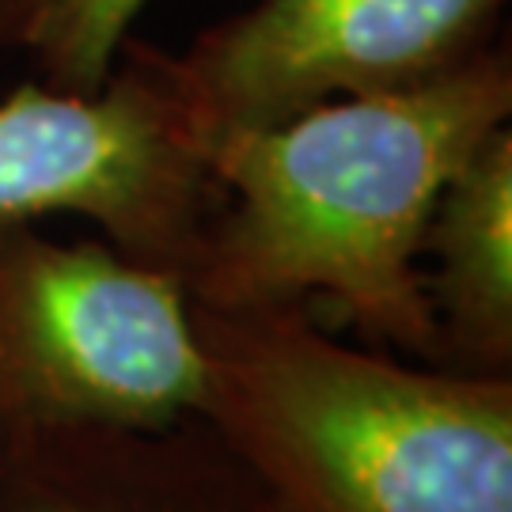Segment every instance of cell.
Segmentation results:
<instances>
[{
  "label": "cell",
  "instance_id": "4",
  "mask_svg": "<svg viewBox=\"0 0 512 512\" xmlns=\"http://www.w3.org/2000/svg\"><path fill=\"white\" fill-rule=\"evenodd\" d=\"M220 202L209 152L148 42H122L92 95L23 84L0 99V220L73 213L118 255L183 270Z\"/></svg>",
  "mask_w": 512,
  "mask_h": 512
},
{
  "label": "cell",
  "instance_id": "6",
  "mask_svg": "<svg viewBox=\"0 0 512 512\" xmlns=\"http://www.w3.org/2000/svg\"><path fill=\"white\" fill-rule=\"evenodd\" d=\"M0 512H266L198 418L164 429H0Z\"/></svg>",
  "mask_w": 512,
  "mask_h": 512
},
{
  "label": "cell",
  "instance_id": "1",
  "mask_svg": "<svg viewBox=\"0 0 512 512\" xmlns=\"http://www.w3.org/2000/svg\"><path fill=\"white\" fill-rule=\"evenodd\" d=\"M512 114L509 46L414 88L346 95L209 148L220 202L183 270L190 304L327 296L368 342L429 365L421 243L440 190Z\"/></svg>",
  "mask_w": 512,
  "mask_h": 512
},
{
  "label": "cell",
  "instance_id": "8",
  "mask_svg": "<svg viewBox=\"0 0 512 512\" xmlns=\"http://www.w3.org/2000/svg\"><path fill=\"white\" fill-rule=\"evenodd\" d=\"M141 8L145 0H0V50L27 57L50 88L92 95Z\"/></svg>",
  "mask_w": 512,
  "mask_h": 512
},
{
  "label": "cell",
  "instance_id": "7",
  "mask_svg": "<svg viewBox=\"0 0 512 512\" xmlns=\"http://www.w3.org/2000/svg\"><path fill=\"white\" fill-rule=\"evenodd\" d=\"M421 270L433 308L429 365L512 376V129L497 126L463 160L425 228Z\"/></svg>",
  "mask_w": 512,
  "mask_h": 512
},
{
  "label": "cell",
  "instance_id": "3",
  "mask_svg": "<svg viewBox=\"0 0 512 512\" xmlns=\"http://www.w3.org/2000/svg\"><path fill=\"white\" fill-rule=\"evenodd\" d=\"M202 346L183 281L103 243L0 220V429H164L198 414Z\"/></svg>",
  "mask_w": 512,
  "mask_h": 512
},
{
  "label": "cell",
  "instance_id": "2",
  "mask_svg": "<svg viewBox=\"0 0 512 512\" xmlns=\"http://www.w3.org/2000/svg\"><path fill=\"white\" fill-rule=\"evenodd\" d=\"M194 418L266 512H512V376H463L353 349L308 304H190Z\"/></svg>",
  "mask_w": 512,
  "mask_h": 512
},
{
  "label": "cell",
  "instance_id": "5",
  "mask_svg": "<svg viewBox=\"0 0 512 512\" xmlns=\"http://www.w3.org/2000/svg\"><path fill=\"white\" fill-rule=\"evenodd\" d=\"M509 0H258L160 65L205 152L346 95L414 88L494 46Z\"/></svg>",
  "mask_w": 512,
  "mask_h": 512
}]
</instances>
